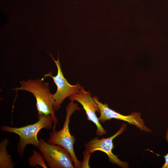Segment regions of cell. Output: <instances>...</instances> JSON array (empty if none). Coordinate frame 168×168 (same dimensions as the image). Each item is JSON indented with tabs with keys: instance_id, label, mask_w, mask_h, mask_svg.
<instances>
[{
	"instance_id": "6da1fadb",
	"label": "cell",
	"mask_w": 168,
	"mask_h": 168,
	"mask_svg": "<svg viewBox=\"0 0 168 168\" xmlns=\"http://www.w3.org/2000/svg\"><path fill=\"white\" fill-rule=\"evenodd\" d=\"M44 78H37L34 80L28 79L27 81L20 82V86L12 89L17 91L24 90L33 94L36 100L38 114L50 115L54 119V127L55 129L58 120L55 115L54 106L55 100L50 92L48 82H43Z\"/></svg>"
},
{
	"instance_id": "7a4b0ae2",
	"label": "cell",
	"mask_w": 168,
	"mask_h": 168,
	"mask_svg": "<svg viewBox=\"0 0 168 168\" xmlns=\"http://www.w3.org/2000/svg\"><path fill=\"white\" fill-rule=\"evenodd\" d=\"M38 120L35 123L20 128L13 127L6 125L0 127L3 132L13 133L19 136L17 143V150L18 153L23 157L25 148L28 144H31L34 147L38 148L39 140L37 135L42 128L49 129L53 127L54 119L50 115L38 114Z\"/></svg>"
},
{
	"instance_id": "3957f363",
	"label": "cell",
	"mask_w": 168,
	"mask_h": 168,
	"mask_svg": "<svg viewBox=\"0 0 168 168\" xmlns=\"http://www.w3.org/2000/svg\"><path fill=\"white\" fill-rule=\"evenodd\" d=\"M80 110L77 103L71 101L66 107V115L63 128L58 131L53 129L47 141L49 144L58 145L66 149L70 153L74 167L76 168L82 167V162L78 160L75 153L73 145L76 138L71 134L69 124L71 115L76 110Z\"/></svg>"
},
{
	"instance_id": "277c9868",
	"label": "cell",
	"mask_w": 168,
	"mask_h": 168,
	"mask_svg": "<svg viewBox=\"0 0 168 168\" xmlns=\"http://www.w3.org/2000/svg\"><path fill=\"white\" fill-rule=\"evenodd\" d=\"M38 148L47 165L49 168H75L70 153L63 147L49 144L40 138Z\"/></svg>"
},
{
	"instance_id": "5b68a950",
	"label": "cell",
	"mask_w": 168,
	"mask_h": 168,
	"mask_svg": "<svg viewBox=\"0 0 168 168\" xmlns=\"http://www.w3.org/2000/svg\"><path fill=\"white\" fill-rule=\"evenodd\" d=\"M48 53L55 63L57 68L58 72L56 76H53L52 75V72H50L48 73L45 74L44 77H52L57 86L56 92L53 94V97L55 100L54 109L55 111L59 109L61 105L65 98L78 93L82 87L79 83L75 85L70 84L64 77L61 68L59 52H58V56L57 60H55L50 52Z\"/></svg>"
},
{
	"instance_id": "8992f818",
	"label": "cell",
	"mask_w": 168,
	"mask_h": 168,
	"mask_svg": "<svg viewBox=\"0 0 168 168\" xmlns=\"http://www.w3.org/2000/svg\"><path fill=\"white\" fill-rule=\"evenodd\" d=\"M127 125L126 123H123L119 130L109 138L101 139H99L98 137L94 138L85 144L86 149L91 153L96 151H101L107 155L110 162L122 168H128V163L121 161L112 151L114 148L113 139L125 131Z\"/></svg>"
},
{
	"instance_id": "52a82bcc",
	"label": "cell",
	"mask_w": 168,
	"mask_h": 168,
	"mask_svg": "<svg viewBox=\"0 0 168 168\" xmlns=\"http://www.w3.org/2000/svg\"><path fill=\"white\" fill-rule=\"evenodd\" d=\"M93 98L100 109V116L98 119L100 122L104 123L112 119H116L134 125L141 131L151 132L152 130L145 125L144 121L141 118L140 113L133 112L128 115H123L109 108L107 104H103L100 102L96 96L93 97Z\"/></svg>"
},
{
	"instance_id": "ba28073f",
	"label": "cell",
	"mask_w": 168,
	"mask_h": 168,
	"mask_svg": "<svg viewBox=\"0 0 168 168\" xmlns=\"http://www.w3.org/2000/svg\"><path fill=\"white\" fill-rule=\"evenodd\" d=\"M68 97L71 101H76L82 105L86 112L88 120L93 123L96 127V135H106L107 131L101 125L96 114V111L100 113L99 108L90 92L85 91L84 87H82L78 93Z\"/></svg>"
},
{
	"instance_id": "9c48e42d",
	"label": "cell",
	"mask_w": 168,
	"mask_h": 168,
	"mask_svg": "<svg viewBox=\"0 0 168 168\" xmlns=\"http://www.w3.org/2000/svg\"><path fill=\"white\" fill-rule=\"evenodd\" d=\"M9 142V139L5 138L2 140L0 143V168H13L15 166V164L11 155L8 154L7 149Z\"/></svg>"
},
{
	"instance_id": "30bf717a",
	"label": "cell",
	"mask_w": 168,
	"mask_h": 168,
	"mask_svg": "<svg viewBox=\"0 0 168 168\" xmlns=\"http://www.w3.org/2000/svg\"><path fill=\"white\" fill-rule=\"evenodd\" d=\"M28 163L32 167H35L36 165H39L44 168L48 167L41 153L35 150H33L32 155L29 158Z\"/></svg>"
},
{
	"instance_id": "8fae6325",
	"label": "cell",
	"mask_w": 168,
	"mask_h": 168,
	"mask_svg": "<svg viewBox=\"0 0 168 168\" xmlns=\"http://www.w3.org/2000/svg\"><path fill=\"white\" fill-rule=\"evenodd\" d=\"M166 140L168 142V128L167 129L166 133ZM164 157L165 159V163L163 165L162 168H168V153Z\"/></svg>"
}]
</instances>
